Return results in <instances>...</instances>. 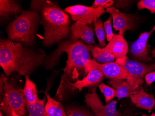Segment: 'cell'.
<instances>
[{"label": "cell", "instance_id": "1", "mask_svg": "<svg viewBox=\"0 0 155 116\" xmlns=\"http://www.w3.org/2000/svg\"><path fill=\"white\" fill-rule=\"evenodd\" d=\"M63 52L67 53L68 60L56 94V99L58 101L64 99L68 90H70V84L79 79L81 75L84 74L85 75L84 66L90 59L89 46L80 40L71 38L61 43L52 56L46 60L47 69L54 66L58 61V57Z\"/></svg>", "mask_w": 155, "mask_h": 116}, {"label": "cell", "instance_id": "2", "mask_svg": "<svg viewBox=\"0 0 155 116\" xmlns=\"http://www.w3.org/2000/svg\"><path fill=\"white\" fill-rule=\"evenodd\" d=\"M46 57L43 51L24 48L20 42L1 40L0 65L7 76L13 72L29 75L44 62Z\"/></svg>", "mask_w": 155, "mask_h": 116}, {"label": "cell", "instance_id": "3", "mask_svg": "<svg viewBox=\"0 0 155 116\" xmlns=\"http://www.w3.org/2000/svg\"><path fill=\"white\" fill-rule=\"evenodd\" d=\"M31 9L39 14L44 27L43 45L50 46L67 38L71 32V20L58 6L49 1H33Z\"/></svg>", "mask_w": 155, "mask_h": 116}, {"label": "cell", "instance_id": "4", "mask_svg": "<svg viewBox=\"0 0 155 116\" xmlns=\"http://www.w3.org/2000/svg\"><path fill=\"white\" fill-rule=\"evenodd\" d=\"M40 17L36 11L32 9L23 11L8 25L7 32L9 40L31 47L35 42Z\"/></svg>", "mask_w": 155, "mask_h": 116}, {"label": "cell", "instance_id": "5", "mask_svg": "<svg viewBox=\"0 0 155 116\" xmlns=\"http://www.w3.org/2000/svg\"><path fill=\"white\" fill-rule=\"evenodd\" d=\"M1 110L5 116H13L12 112L19 116H25L28 111L27 103L23 89L7 77L4 79Z\"/></svg>", "mask_w": 155, "mask_h": 116}, {"label": "cell", "instance_id": "6", "mask_svg": "<svg viewBox=\"0 0 155 116\" xmlns=\"http://www.w3.org/2000/svg\"><path fill=\"white\" fill-rule=\"evenodd\" d=\"M97 70L102 73L104 76L107 78H117L125 79L133 86L137 91V89L133 84L132 77L127 70L120 65L115 62L99 64L96 62L94 59H90L84 66L85 74L87 75L91 70Z\"/></svg>", "mask_w": 155, "mask_h": 116}, {"label": "cell", "instance_id": "7", "mask_svg": "<svg viewBox=\"0 0 155 116\" xmlns=\"http://www.w3.org/2000/svg\"><path fill=\"white\" fill-rule=\"evenodd\" d=\"M115 62L121 65L128 71L132 77L133 84L138 90L141 88L145 75L149 72L155 70V63L147 65L130 60L126 56L116 59Z\"/></svg>", "mask_w": 155, "mask_h": 116}, {"label": "cell", "instance_id": "8", "mask_svg": "<svg viewBox=\"0 0 155 116\" xmlns=\"http://www.w3.org/2000/svg\"><path fill=\"white\" fill-rule=\"evenodd\" d=\"M65 12L68 13L71 19L75 22H81L91 25L104 13L105 10L101 7L94 8L83 5L69 6L65 8Z\"/></svg>", "mask_w": 155, "mask_h": 116}, {"label": "cell", "instance_id": "9", "mask_svg": "<svg viewBox=\"0 0 155 116\" xmlns=\"http://www.w3.org/2000/svg\"><path fill=\"white\" fill-rule=\"evenodd\" d=\"M96 88L93 89V92L85 95L84 102L96 116H120L121 113L117 111L116 100H112L104 105L96 91Z\"/></svg>", "mask_w": 155, "mask_h": 116}, {"label": "cell", "instance_id": "10", "mask_svg": "<svg viewBox=\"0 0 155 116\" xmlns=\"http://www.w3.org/2000/svg\"><path fill=\"white\" fill-rule=\"evenodd\" d=\"M152 33L151 31L141 33L139 38L131 43L129 54L133 60L143 63L153 61L150 55V46L148 43L149 38Z\"/></svg>", "mask_w": 155, "mask_h": 116}, {"label": "cell", "instance_id": "11", "mask_svg": "<svg viewBox=\"0 0 155 116\" xmlns=\"http://www.w3.org/2000/svg\"><path fill=\"white\" fill-rule=\"evenodd\" d=\"M110 14L113 21V27L116 31H119L118 35L123 36L127 30L131 31L135 27L137 17L134 15L124 14L111 7L106 10Z\"/></svg>", "mask_w": 155, "mask_h": 116}, {"label": "cell", "instance_id": "12", "mask_svg": "<svg viewBox=\"0 0 155 116\" xmlns=\"http://www.w3.org/2000/svg\"><path fill=\"white\" fill-rule=\"evenodd\" d=\"M103 77V75L100 71L91 70L82 79H78L75 82L70 84V90L78 89L81 91L84 88H93V89L96 88L97 85H99Z\"/></svg>", "mask_w": 155, "mask_h": 116}, {"label": "cell", "instance_id": "13", "mask_svg": "<svg viewBox=\"0 0 155 116\" xmlns=\"http://www.w3.org/2000/svg\"><path fill=\"white\" fill-rule=\"evenodd\" d=\"M71 38L81 40L89 44H94V33L91 26L81 22H77L71 26Z\"/></svg>", "mask_w": 155, "mask_h": 116}, {"label": "cell", "instance_id": "14", "mask_svg": "<svg viewBox=\"0 0 155 116\" xmlns=\"http://www.w3.org/2000/svg\"><path fill=\"white\" fill-rule=\"evenodd\" d=\"M103 49L109 52L116 59L126 56L128 51V46L123 36L115 35Z\"/></svg>", "mask_w": 155, "mask_h": 116}, {"label": "cell", "instance_id": "15", "mask_svg": "<svg viewBox=\"0 0 155 116\" xmlns=\"http://www.w3.org/2000/svg\"><path fill=\"white\" fill-rule=\"evenodd\" d=\"M131 102L137 107L150 111L155 106V98L152 94L145 92L142 88L130 97Z\"/></svg>", "mask_w": 155, "mask_h": 116}, {"label": "cell", "instance_id": "16", "mask_svg": "<svg viewBox=\"0 0 155 116\" xmlns=\"http://www.w3.org/2000/svg\"><path fill=\"white\" fill-rule=\"evenodd\" d=\"M109 84L116 91V97L118 99L130 97L137 92L133 86L125 79H111L108 81Z\"/></svg>", "mask_w": 155, "mask_h": 116}, {"label": "cell", "instance_id": "17", "mask_svg": "<svg viewBox=\"0 0 155 116\" xmlns=\"http://www.w3.org/2000/svg\"><path fill=\"white\" fill-rule=\"evenodd\" d=\"M45 95L47 101L45 109L49 116H67L61 103L52 98L47 92Z\"/></svg>", "mask_w": 155, "mask_h": 116}, {"label": "cell", "instance_id": "18", "mask_svg": "<svg viewBox=\"0 0 155 116\" xmlns=\"http://www.w3.org/2000/svg\"><path fill=\"white\" fill-rule=\"evenodd\" d=\"M89 49L94 60L99 64L113 62L116 58L109 52L96 46H89Z\"/></svg>", "mask_w": 155, "mask_h": 116}, {"label": "cell", "instance_id": "19", "mask_svg": "<svg viewBox=\"0 0 155 116\" xmlns=\"http://www.w3.org/2000/svg\"><path fill=\"white\" fill-rule=\"evenodd\" d=\"M21 10L20 5L14 1H0V16L1 18H6L9 15L18 14Z\"/></svg>", "mask_w": 155, "mask_h": 116}, {"label": "cell", "instance_id": "20", "mask_svg": "<svg viewBox=\"0 0 155 116\" xmlns=\"http://www.w3.org/2000/svg\"><path fill=\"white\" fill-rule=\"evenodd\" d=\"M25 85L23 92L27 101V104H34L38 100L37 91L35 83L30 80L29 75L25 76Z\"/></svg>", "mask_w": 155, "mask_h": 116}, {"label": "cell", "instance_id": "21", "mask_svg": "<svg viewBox=\"0 0 155 116\" xmlns=\"http://www.w3.org/2000/svg\"><path fill=\"white\" fill-rule=\"evenodd\" d=\"M47 97L45 96L43 99L38 98L34 104H27L28 116H49L45 109V102Z\"/></svg>", "mask_w": 155, "mask_h": 116}, {"label": "cell", "instance_id": "22", "mask_svg": "<svg viewBox=\"0 0 155 116\" xmlns=\"http://www.w3.org/2000/svg\"><path fill=\"white\" fill-rule=\"evenodd\" d=\"M96 35L98 39L100 48H103L105 45V32L102 22L100 18L96 20L94 23Z\"/></svg>", "mask_w": 155, "mask_h": 116}, {"label": "cell", "instance_id": "23", "mask_svg": "<svg viewBox=\"0 0 155 116\" xmlns=\"http://www.w3.org/2000/svg\"><path fill=\"white\" fill-rule=\"evenodd\" d=\"M98 87L104 95L106 103H108L114 98L116 97V91L111 87L106 85L103 83L98 85Z\"/></svg>", "mask_w": 155, "mask_h": 116}, {"label": "cell", "instance_id": "24", "mask_svg": "<svg viewBox=\"0 0 155 116\" xmlns=\"http://www.w3.org/2000/svg\"><path fill=\"white\" fill-rule=\"evenodd\" d=\"M67 116H96L87 111L77 108L69 107L66 109Z\"/></svg>", "mask_w": 155, "mask_h": 116}, {"label": "cell", "instance_id": "25", "mask_svg": "<svg viewBox=\"0 0 155 116\" xmlns=\"http://www.w3.org/2000/svg\"><path fill=\"white\" fill-rule=\"evenodd\" d=\"M137 7L138 10L148 9L151 14H155V0H141L137 3Z\"/></svg>", "mask_w": 155, "mask_h": 116}, {"label": "cell", "instance_id": "26", "mask_svg": "<svg viewBox=\"0 0 155 116\" xmlns=\"http://www.w3.org/2000/svg\"><path fill=\"white\" fill-rule=\"evenodd\" d=\"M111 21L112 17L110 16L109 18L104 22V29L105 31L106 36H107V40L109 42L114 37V35L112 31V26H111Z\"/></svg>", "mask_w": 155, "mask_h": 116}, {"label": "cell", "instance_id": "27", "mask_svg": "<svg viewBox=\"0 0 155 116\" xmlns=\"http://www.w3.org/2000/svg\"><path fill=\"white\" fill-rule=\"evenodd\" d=\"M114 2L112 0H95L91 7L94 8L101 7L102 8H107L112 7Z\"/></svg>", "mask_w": 155, "mask_h": 116}, {"label": "cell", "instance_id": "28", "mask_svg": "<svg viewBox=\"0 0 155 116\" xmlns=\"http://www.w3.org/2000/svg\"><path fill=\"white\" fill-rule=\"evenodd\" d=\"M133 1H114L115 8H124L128 6L131 2Z\"/></svg>", "mask_w": 155, "mask_h": 116}, {"label": "cell", "instance_id": "29", "mask_svg": "<svg viewBox=\"0 0 155 116\" xmlns=\"http://www.w3.org/2000/svg\"><path fill=\"white\" fill-rule=\"evenodd\" d=\"M144 78L147 85H151L153 82L155 81V71H150L146 74L144 76Z\"/></svg>", "mask_w": 155, "mask_h": 116}, {"label": "cell", "instance_id": "30", "mask_svg": "<svg viewBox=\"0 0 155 116\" xmlns=\"http://www.w3.org/2000/svg\"><path fill=\"white\" fill-rule=\"evenodd\" d=\"M151 54L152 57L155 58V48L151 51Z\"/></svg>", "mask_w": 155, "mask_h": 116}, {"label": "cell", "instance_id": "31", "mask_svg": "<svg viewBox=\"0 0 155 116\" xmlns=\"http://www.w3.org/2000/svg\"><path fill=\"white\" fill-rule=\"evenodd\" d=\"M142 116H155V113H152L151 115H150V116H148V115H145V114H142Z\"/></svg>", "mask_w": 155, "mask_h": 116}, {"label": "cell", "instance_id": "32", "mask_svg": "<svg viewBox=\"0 0 155 116\" xmlns=\"http://www.w3.org/2000/svg\"><path fill=\"white\" fill-rule=\"evenodd\" d=\"M12 115H13V116H19L17 115L15 112H12Z\"/></svg>", "mask_w": 155, "mask_h": 116}, {"label": "cell", "instance_id": "33", "mask_svg": "<svg viewBox=\"0 0 155 116\" xmlns=\"http://www.w3.org/2000/svg\"><path fill=\"white\" fill-rule=\"evenodd\" d=\"M154 31H155V25L153 27V28L152 29V30H151V32L153 33Z\"/></svg>", "mask_w": 155, "mask_h": 116}, {"label": "cell", "instance_id": "34", "mask_svg": "<svg viewBox=\"0 0 155 116\" xmlns=\"http://www.w3.org/2000/svg\"><path fill=\"white\" fill-rule=\"evenodd\" d=\"M0 116H3V114H2V111H1V113H0Z\"/></svg>", "mask_w": 155, "mask_h": 116}]
</instances>
